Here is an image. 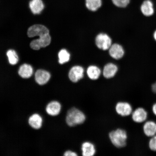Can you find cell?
<instances>
[{
	"label": "cell",
	"instance_id": "obj_1",
	"mask_svg": "<svg viewBox=\"0 0 156 156\" xmlns=\"http://www.w3.org/2000/svg\"><path fill=\"white\" fill-rule=\"evenodd\" d=\"M86 119V116L83 111L73 107L67 111L65 121L68 126L73 127L83 124Z\"/></svg>",
	"mask_w": 156,
	"mask_h": 156
},
{
	"label": "cell",
	"instance_id": "obj_2",
	"mask_svg": "<svg viewBox=\"0 0 156 156\" xmlns=\"http://www.w3.org/2000/svg\"><path fill=\"white\" fill-rule=\"evenodd\" d=\"M108 137L111 143L117 148H123L126 145L128 134L125 130L117 128L109 133Z\"/></svg>",
	"mask_w": 156,
	"mask_h": 156
},
{
	"label": "cell",
	"instance_id": "obj_3",
	"mask_svg": "<svg viewBox=\"0 0 156 156\" xmlns=\"http://www.w3.org/2000/svg\"><path fill=\"white\" fill-rule=\"evenodd\" d=\"M95 44L98 48L103 50H108L112 45V40L108 35L100 34L95 38Z\"/></svg>",
	"mask_w": 156,
	"mask_h": 156
},
{
	"label": "cell",
	"instance_id": "obj_4",
	"mask_svg": "<svg viewBox=\"0 0 156 156\" xmlns=\"http://www.w3.org/2000/svg\"><path fill=\"white\" fill-rule=\"evenodd\" d=\"M115 110L119 115L126 117L130 115L133 111L131 105L128 102L120 101L117 103Z\"/></svg>",
	"mask_w": 156,
	"mask_h": 156
},
{
	"label": "cell",
	"instance_id": "obj_5",
	"mask_svg": "<svg viewBox=\"0 0 156 156\" xmlns=\"http://www.w3.org/2000/svg\"><path fill=\"white\" fill-rule=\"evenodd\" d=\"M51 42V37L48 34L40 37L39 39L33 41L30 43V46L33 49L37 50L41 48L46 47L50 44Z\"/></svg>",
	"mask_w": 156,
	"mask_h": 156
},
{
	"label": "cell",
	"instance_id": "obj_6",
	"mask_svg": "<svg viewBox=\"0 0 156 156\" xmlns=\"http://www.w3.org/2000/svg\"><path fill=\"white\" fill-rule=\"evenodd\" d=\"M62 106L59 101L53 100L49 102L45 107V111L49 116L55 117L59 115L61 112Z\"/></svg>",
	"mask_w": 156,
	"mask_h": 156
},
{
	"label": "cell",
	"instance_id": "obj_7",
	"mask_svg": "<svg viewBox=\"0 0 156 156\" xmlns=\"http://www.w3.org/2000/svg\"><path fill=\"white\" fill-rule=\"evenodd\" d=\"M84 70L80 66H75L72 67L68 73V77L72 82L76 83L83 79Z\"/></svg>",
	"mask_w": 156,
	"mask_h": 156
},
{
	"label": "cell",
	"instance_id": "obj_8",
	"mask_svg": "<svg viewBox=\"0 0 156 156\" xmlns=\"http://www.w3.org/2000/svg\"><path fill=\"white\" fill-rule=\"evenodd\" d=\"M49 34V31L46 27L41 25H35L30 27L28 29V36L29 37H39Z\"/></svg>",
	"mask_w": 156,
	"mask_h": 156
},
{
	"label": "cell",
	"instance_id": "obj_9",
	"mask_svg": "<svg viewBox=\"0 0 156 156\" xmlns=\"http://www.w3.org/2000/svg\"><path fill=\"white\" fill-rule=\"evenodd\" d=\"M28 122L29 126L33 129L39 130L42 127L44 119L40 114L35 113L29 117Z\"/></svg>",
	"mask_w": 156,
	"mask_h": 156
},
{
	"label": "cell",
	"instance_id": "obj_10",
	"mask_svg": "<svg viewBox=\"0 0 156 156\" xmlns=\"http://www.w3.org/2000/svg\"><path fill=\"white\" fill-rule=\"evenodd\" d=\"M133 121L137 123L145 122L148 117V113L145 109L138 107L131 114Z\"/></svg>",
	"mask_w": 156,
	"mask_h": 156
},
{
	"label": "cell",
	"instance_id": "obj_11",
	"mask_svg": "<svg viewBox=\"0 0 156 156\" xmlns=\"http://www.w3.org/2000/svg\"><path fill=\"white\" fill-rule=\"evenodd\" d=\"M51 75L47 71L43 69H39L35 74V80L39 85H46L50 81Z\"/></svg>",
	"mask_w": 156,
	"mask_h": 156
},
{
	"label": "cell",
	"instance_id": "obj_12",
	"mask_svg": "<svg viewBox=\"0 0 156 156\" xmlns=\"http://www.w3.org/2000/svg\"><path fill=\"white\" fill-rule=\"evenodd\" d=\"M81 149L82 155L83 156H93L96 153L95 145L89 141L83 142L81 145Z\"/></svg>",
	"mask_w": 156,
	"mask_h": 156
},
{
	"label": "cell",
	"instance_id": "obj_13",
	"mask_svg": "<svg viewBox=\"0 0 156 156\" xmlns=\"http://www.w3.org/2000/svg\"><path fill=\"white\" fill-rule=\"evenodd\" d=\"M108 50L110 55L115 59H120L124 55V48L119 44H112Z\"/></svg>",
	"mask_w": 156,
	"mask_h": 156
},
{
	"label": "cell",
	"instance_id": "obj_14",
	"mask_svg": "<svg viewBox=\"0 0 156 156\" xmlns=\"http://www.w3.org/2000/svg\"><path fill=\"white\" fill-rule=\"evenodd\" d=\"M140 9L142 14L146 17H150L154 13V9L153 2L151 0H146L142 3Z\"/></svg>",
	"mask_w": 156,
	"mask_h": 156
},
{
	"label": "cell",
	"instance_id": "obj_15",
	"mask_svg": "<svg viewBox=\"0 0 156 156\" xmlns=\"http://www.w3.org/2000/svg\"><path fill=\"white\" fill-rule=\"evenodd\" d=\"M144 134L148 137H151L156 135V123L153 121H148L143 126Z\"/></svg>",
	"mask_w": 156,
	"mask_h": 156
},
{
	"label": "cell",
	"instance_id": "obj_16",
	"mask_svg": "<svg viewBox=\"0 0 156 156\" xmlns=\"http://www.w3.org/2000/svg\"><path fill=\"white\" fill-rule=\"evenodd\" d=\"M118 71V68L115 64L110 63L107 64L103 68V75L107 79L114 77Z\"/></svg>",
	"mask_w": 156,
	"mask_h": 156
},
{
	"label": "cell",
	"instance_id": "obj_17",
	"mask_svg": "<svg viewBox=\"0 0 156 156\" xmlns=\"http://www.w3.org/2000/svg\"><path fill=\"white\" fill-rule=\"evenodd\" d=\"M29 7L34 14H39L44 9V5L42 0H31Z\"/></svg>",
	"mask_w": 156,
	"mask_h": 156
},
{
	"label": "cell",
	"instance_id": "obj_18",
	"mask_svg": "<svg viewBox=\"0 0 156 156\" xmlns=\"http://www.w3.org/2000/svg\"><path fill=\"white\" fill-rule=\"evenodd\" d=\"M102 0H85V5L89 11L95 12L102 7Z\"/></svg>",
	"mask_w": 156,
	"mask_h": 156
},
{
	"label": "cell",
	"instance_id": "obj_19",
	"mask_svg": "<svg viewBox=\"0 0 156 156\" xmlns=\"http://www.w3.org/2000/svg\"><path fill=\"white\" fill-rule=\"evenodd\" d=\"M33 69L29 64H25L20 67L18 71L19 75L23 79H27L30 78L33 75Z\"/></svg>",
	"mask_w": 156,
	"mask_h": 156
},
{
	"label": "cell",
	"instance_id": "obj_20",
	"mask_svg": "<svg viewBox=\"0 0 156 156\" xmlns=\"http://www.w3.org/2000/svg\"><path fill=\"white\" fill-rule=\"evenodd\" d=\"M87 73L90 79L92 80H96L100 77L101 71L100 68L97 66H91L87 68Z\"/></svg>",
	"mask_w": 156,
	"mask_h": 156
},
{
	"label": "cell",
	"instance_id": "obj_21",
	"mask_svg": "<svg viewBox=\"0 0 156 156\" xmlns=\"http://www.w3.org/2000/svg\"><path fill=\"white\" fill-rule=\"evenodd\" d=\"M58 62L60 64H63L69 61L70 54L65 49H63L58 53Z\"/></svg>",
	"mask_w": 156,
	"mask_h": 156
},
{
	"label": "cell",
	"instance_id": "obj_22",
	"mask_svg": "<svg viewBox=\"0 0 156 156\" xmlns=\"http://www.w3.org/2000/svg\"><path fill=\"white\" fill-rule=\"evenodd\" d=\"M7 55L8 58L9 63L11 65H15L18 62V56L16 52L14 50H9L7 52Z\"/></svg>",
	"mask_w": 156,
	"mask_h": 156
},
{
	"label": "cell",
	"instance_id": "obj_23",
	"mask_svg": "<svg viewBox=\"0 0 156 156\" xmlns=\"http://www.w3.org/2000/svg\"><path fill=\"white\" fill-rule=\"evenodd\" d=\"M112 4L118 8H125L129 4L130 0H111Z\"/></svg>",
	"mask_w": 156,
	"mask_h": 156
},
{
	"label": "cell",
	"instance_id": "obj_24",
	"mask_svg": "<svg viewBox=\"0 0 156 156\" xmlns=\"http://www.w3.org/2000/svg\"><path fill=\"white\" fill-rule=\"evenodd\" d=\"M149 142V147L151 151H156V135L151 137Z\"/></svg>",
	"mask_w": 156,
	"mask_h": 156
},
{
	"label": "cell",
	"instance_id": "obj_25",
	"mask_svg": "<svg viewBox=\"0 0 156 156\" xmlns=\"http://www.w3.org/2000/svg\"><path fill=\"white\" fill-rule=\"evenodd\" d=\"M78 155L77 153L71 150H67L64 152L63 154L64 156H77Z\"/></svg>",
	"mask_w": 156,
	"mask_h": 156
},
{
	"label": "cell",
	"instance_id": "obj_26",
	"mask_svg": "<svg viewBox=\"0 0 156 156\" xmlns=\"http://www.w3.org/2000/svg\"><path fill=\"white\" fill-rule=\"evenodd\" d=\"M152 110L153 114L156 116V103H155L152 106Z\"/></svg>",
	"mask_w": 156,
	"mask_h": 156
},
{
	"label": "cell",
	"instance_id": "obj_27",
	"mask_svg": "<svg viewBox=\"0 0 156 156\" xmlns=\"http://www.w3.org/2000/svg\"><path fill=\"white\" fill-rule=\"evenodd\" d=\"M151 88L153 92L156 94V82L152 85Z\"/></svg>",
	"mask_w": 156,
	"mask_h": 156
},
{
	"label": "cell",
	"instance_id": "obj_28",
	"mask_svg": "<svg viewBox=\"0 0 156 156\" xmlns=\"http://www.w3.org/2000/svg\"><path fill=\"white\" fill-rule=\"evenodd\" d=\"M153 38L156 41V30L154 31L153 34Z\"/></svg>",
	"mask_w": 156,
	"mask_h": 156
}]
</instances>
